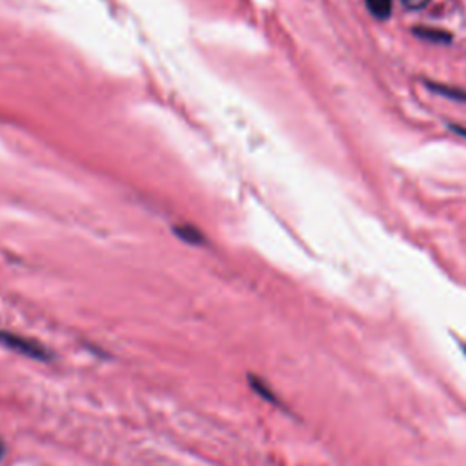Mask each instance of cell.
<instances>
[{"label": "cell", "mask_w": 466, "mask_h": 466, "mask_svg": "<svg viewBox=\"0 0 466 466\" xmlns=\"http://www.w3.org/2000/svg\"><path fill=\"white\" fill-rule=\"evenodd\" d=\"M4 456H6V445H4V441L0 439V459H2Z\"/></svg>", "instance_id": "8992f818"}, {"label": "cell", "mask_w": 466, "mask_h": 466, "mask_svg": "<svg viewBox=\"0 0 466 466\" xmlns=\"http://www.w3.org/2000/svg\"><path fill=\"white\" fill-rule=\"evenodd\" d=\"M465 352H466V348H465Z\"/></svg>", "instance_id": "52a82bcc"}, {"label": "cell", "mask_w": 466, "mask_h": 466, "mask_svg": "<svg viewBox=\"0 0 466 466\" xmlns=\"http://www.w3.org/2000/svg\"><path fill=\"white\" fill-rule=\"evenodd\" d=\"M430 0H403V4L406 6L408 10H421L428 4Z\"/></svg>", "instance_id": "5b68a950"}, {"label": "cell", "mask_w": 466, "mask_h": 466, "mask_svg": "<svg viewBox=\"0 0 466 466\" xmlns=\"http://www.w3.org/2000/svg\"><path fill=\"white\" fill-rule=\"evenodd\" d=\"M366 8L375 19L384 20L392 15L393 0H366Z\"/></svg>", "instance_id": "7a4b0ae2"}, {"label": "cell", "mask_w": 466, "mask_h": 466, "mask_svg": "<svg viewBox=\"0 0 466 466\" xmlns=\"http://www.w3.org/2000/svg\"><path fill=\"white\" fill-rule=\"evenodd\" d=\"M250 384H252V388L261 395V397L268 399V401H275V397L272 395V390L268 388L266 384L262 383L259 377H250Z\"/></svg>", "instance_id": "3957f363"}, {"label": "cell", "mask_w": 466, "mask_h": 466, "mask_svg": "<svg viewBox=\"0 0 466 466\" xmlns=\"http://www.w3.org/2000/svg\"><path fill=\"white\" fill-rule=\"evenodd\" d=\"M0 346L11 350V352H17V354L24 355V357H31V359L37 361H49L51 359V354L49 350L44 345H40L39 340L29 339L24 335L13 334V331L0 330Z\"/></svg>", "instance_id": "6da1fadb"}, {"label": "cell", "mask_w": 466, "mask_h": 466, "mask_svg": "<svg viewBox=\"0 0 466 466\" xmlns=\"http://www.w3.org/2000/svg\"><path fill=\"white\" fill-rule=\"evenodd\" d=\"M430 87H432L433 92H437V93H441V95H445V97H450V98H454V101L466 102V93L465 92H456V89H451V87L435 86V84H430Z\"/></svg>", "instance_id": "277c9868"}]
</instances>
